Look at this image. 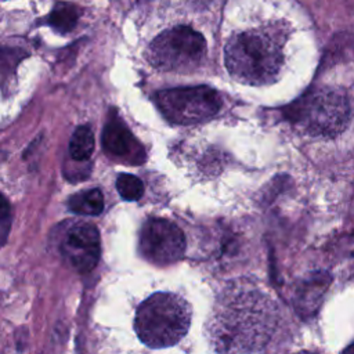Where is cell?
<instances>
[{"instance_id": "8992f818", "label": "cell", "mask_w": 354, "mask_h": 354, "mask_svg": "<svg viewBox=\"0 0 354 354\" xmlns=\"http://www.w3.org/2000/svg\"><path fill=\"white\" fill-rule=\"evenodd\" d=\"M162 115L174 124H194L214 116L221 106L218 93L207 86L178 87L155 95Z\"/></svg>"}, {"instance_id": "30bf717a", "label": "cell", "mask_w": 354, "mask_h": 354, "mask_svg": "<svg viewBox=\"0 0 354 354\" xmlns=\"http://www.w3.org/2000/svg\"><path fill=\"white\" fill-rule=\"evenodd\" d=\"M330 277L326 272H314L303 279L296 288L295 308L301 317H311L317 313L325 292L328 290Z\"/></svg>"}, {"instance_id": "2e32d148", "label": "cell", "mask_w": 354, "mask_h": 354, "mask_svg": "<svg viewBox=\"0 0 354 354\" xmlns=\"http://www.w3.org/2000/svg\"><path fill=\"white\" fill-rule=\"evenodd\" d=\"M342 354H354V343H351Z\"/></svg>"}, {"instance_id": "7a4b0ae2", "label": "cell", "mask_w": 354, "mask_h": 354, "mask_svg": "<svg viewBox=\"0 0 354 354\" xmlns=\"http://www.w3.org/2000/svg\"><path fill=\"white\" fill-rule=\"evenodd\" d=\"M224 61L235 80L245 84H267L274 82L281 71L282 41L264 29L243 30L227 41Z\"/></svg>"}, {"instance_id": "7c38bea8", "label": "cell", "mask_w": 354, "mask_h": 354, "mask_svg": "<svg viewBox=\"0 0 354 354\" xmlns=\"http://www.w3.org/2000/svg\"><path fill=\"white\" fill-rule=\"evenodd\" d=\"M94 151V134L88 126L75 130L69 141V155L76 162L87 160Z\"/></svg>"}, {"instance_id": "4fadbf2b", "label": "cell", "mask_w": 354, "mask_h": 354, "mask_svg": "<svg viewBox=\"0 0 354 354\" xmlns=\"http://www.w3.org/2000/svg\"><path fill=\"white\" fill-rule=\"evenodd\" d=\"M48 22L57 30L68 32L77 22V8L72 4H57L48 17Z\"/></svg>"}, {"instance_id": "9c48e42d", "label": "cell", "mask_w": 354, "mask_h": 354, "mask_svg": "<svg viewBox=\"0 0 354 354\" xmlns=\"http://www.w3.org/2000/svg\"><path fill=\"white\" fill-rule=\"evenodd\" d=\"M102 147L108 155L122 160H129L134 165L141 163L145 158L141 144L134 138L124 123L118 119L106 123L102 131Z\"/></svg>"}, {"instance_id": "e0dca14e", "label": "cell", "mask_w": 354, "mask_h": 354, "mask_svg": "<svg viewBox=\"0 0 354 354\" xmlns=\"http://www.w3.org/2000/svg\"><path fill=\"white\" fill-rule=\"evenodd\" d=\"M297 354H317V353H311V351H301V353H297Z\"/></svg>"}, {"instance_id": "ba28073f", "label": "cell", "mask_w": 354, "mask_h": 354, "mask_svg": "<svg viewBox=\"0 0 354 354\" xmlns=\"http://www.w3.org/2000/svg\"><path fill=\"white\" fill-rule=\"evenodd\" d=\"M65 261L77 272L91 271L101 254L100 232L94 224L79 221L68 227L59 242Z\"/></svg>"}, {"instance_id": "9a60e30c", "label": "cell", "mask_w": 354, "mask_h": 354, "mask_svg": "<svg viewBox=\"0 0 354 354\" xmlns=\"http://www.w3.org/2000/svg\"><path fill=\"white\" fill-rule=\"evenodd\" d=\"M11 227V212H10V205L7 199L3 196L1 198V205H0V232H1V242L3 245L7 241V235Z\"/></svg>"}, {"instance_id": "5bb4252c", "label": "cell", "mask_w": 354, "mask_h": 354, "mask_svg": "<svg viewBox=\"0 0 354 354\" xmlns=\"http://www.w3.org/2000/svg\"><path fill=\"white\" fill-rule=\"evenodd\" d=\"M116 189L126 201H138L142 196V181L133 174H120L116 180Z\"/></svg>"}, {"instance_id": "277c9868", "label": "cell", "mask_w": 354, "mask_h": 354, "mask_svg": "<svg viewBox=\"0 0 354 354\" xmlns=\"http://www.w3.org/2000/svg\"><path fill=\"white\" fill-rule=\"evenodd\" d=\"M290 116L313 136L336 137L348 124L350 105L344 93L321 88L292 106Z\"/></svg>"}, {"instance_id": "5b68a950", "label": "cell", "mask_w": 354, "mask_h": 354, "mask_svg": "<svg viewBox=\"0 0 354 354\" xmlns=\"http://www.w3.org/2000/svg\"><path fill=\"white\" fill-rule=\"evenodd\" d=\"M206 53V40L189 26H176L162 32L149 46L151 64L166 72L195 69Z\"/></svg>"}, {"instance_id": "8fae6325", "label": "cell", "mask_w": 354, "mask_h": 354, "mask_svg": "<svg viewBox=\"0 0 354 354\" xmlns=\"http://www.w3.org/2000/svg\"><path fill=\"white\" fill-rule=\"evenodd\" d=\"M68 207L77 214L98 216L104 210V195L97 188L75 194L69 198Z\"/></svg>"}, {"instance_id": "3957f363", "label": "cell", "mask_w": 354, "mask_h": 354, "mask_svg": "<svg viewBox=\"0 0 354 354\" xmlns=\"http://www.w3.org/2000/svg\"><path fill=\"white\" fill-rule=\"evenodd\" d=\"M191 325V307L177 293L158 292L137 308L134 329L140 340L151 348L170 347L178 343Z\"/></svg>"}, {"instance_id": "52a82bcc", "label": "cell", "mask_w": 354, "mask_h": 354, "mask_svg": "<svg viewBox=\"0 0 354 354\" xmlns=\"http://www.w3.org/2000/svg\"><path fill=\"white\" fill-rule=\"evenodd\" d=\"M184 232L166 218H149L140 231L138 250L149 263L169 266L178 261L185 252Z\"/></svg>"}, {"instance_id": "6da1fadb", "label": "cell", "mask_w": 354, "mask_h": 354, "mask_svg": "<svg viewBox=\"0 0 354 354\" xmlns=\"http://www.w3.org/2000/svg\"><path fill=\"white\" fill-rule=\"evenodd\" d=\"M275 324L274 300L254 283L236 281L217 296L206 332L218 354H252L268 343Z\"/></svg>"}]
</instances>
